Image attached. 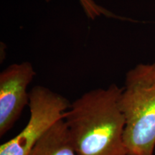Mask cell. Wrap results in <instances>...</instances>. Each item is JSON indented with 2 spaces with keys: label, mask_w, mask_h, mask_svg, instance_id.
<instances>
[{
  "label": "cell",
  "mask_w": 155,
  "mask_h": 155,
  "mask_svg": "<svg viewBox=\"0 0 155 155\" xmlns=\"http://www.w3.org/2000/svg\"><path fill=\"white\" fill-rule=\"evenodd\" d=\"M119 106L125 119L127 155H154L155 63L139 64L127 73Z\"/></svg>",
  "instance_id": "2"
},
{
  "label": "cell",
  "mask_w": 155,
  "mask_h": 155,
  "mask_svg": "<svg viewBox=\"0 0 155 155\" xmlns=\"http://www.w3.org/2000/svg\"><path fill=\"white\" fill-rule=\"evenodd\" d=\"M36 73L29 62L10 65L0 73V137L14 127L30 103L28 88Z\"/></svg>",
  "instance_id": "4"
},
{
  "label": "cell",
  "mask_w": 155,
  "mask_h": 155,
  "mask_svg": "<svg viewBox=\"0 0 155 155\" xmlns=\"http://www.w3.org/2000/svg\"><path fill=\"white\" fill-rule=\"evenodd\" d=\"M29 155H77L64 119L56 122L42 136Z\"/></svg>",
  "instance_id": "5"
},
{
  "label": "cell",
  "mask_w": 155,
  "mask_h": 155,
  "mask_svg": "<svg viewBox=\"0 0 155 155\" xmlns=\"http://www.w3.org/2000/svg\"><path fill=\"white\" fill-rule=\"evenodd\" d=\"M47 1H49V0H47ZM79 1L89 18L94 19L97 17L101 16L102 15L107 17H113V14L111 12L100 7L94 0H79Z\"/></svg>",
  "instance_id": "6"
},
{
  "label": "cell",
  "mask_w": 155,
  "mask_h": 155,
  "mask_svg": "<svg viewBox=\"0 0 155 155\" xmlns=\"http://www.w3.org/2000/svg\"><path fill=\"white\" fill-rule=\"evenodd\" d=\"M121 91L114 83L89 91L71 104L64 121L77 155H127Z\"/></svg>",
  "instance_id": "1"
},
{
  "label": "cell",
  "mask_w": 155,
  "mask_h": 155,
  "mask_svg": "<svg viewBox=\"0 0 155 155\" xmlns=\"http://www.w3.org/2000/svg\"><path fill=\"white\" fill-rule=\"evenodd\" d=\"M68 100L46 87L35 86L30 92V119L14 138L0 147V155H29L38 141L56 122L64 119Z\"/></svg>",
  "instance_id": "3"
}]
</instances>
